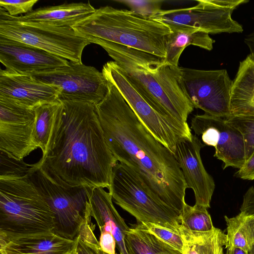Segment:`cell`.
Here are the masks:
<instances>
[{
	"instance_id": "obj_29",
	"label": "cell",
	"mask_w": 254,
	"mask_h": 254,
	"mask_svg": "<svg viewBox=\"0 0 254 254\" xmlns=\"http://www.w3.org/2000/svg\"><path fill=\"white\" fill-rule=\"evenodd\" d=\"M0 151V179L19 178L29 174L32 165L27 164L5 151Z\"/></svg>"
},
{
	"instance_id": "obj_15",
	"label": "cell",
	"mask_w": 254,
	"mask_h": 254,
	"mask_svg": "<svg viewBox=\"0 0 254 254\" xmlns=\"http://www.w3.org/2000/svg\"><path fill=\"white\" fill-rule=\"evenodd\" d=\"M205 145L195 134L190 139L182 138L177 143L174 153L183 175L187 189L194 192L195 204L210 207L215 190L213 178L205 170L200 156Z\"/></svg>"
},
{
	"instance_id": "obj_26",
	"label": "cell",
	"mask_w": 254,
	"mask_h": 254,
	"mask_svg": "<svg viewBox=\"0 0 254 254\" xmlns=\"http://www.w3.org/2000/svg\"><path fill=\"white\" fill-rule=\"evenodd\" d=\"M61 101L44 104L34 108L35 121L33 127V139L42 152H46L55 117L60 106Z\"/></svg>"
},
{
	"instance_id": "obj_11",
	"label": "cell",
	"mask_w": 254,
	"mask_h": 254,
	"mask_svg": "<svg viewBox=\"0 0 254 254\" xmlns=\"http://www.w3.org/2000/svg\"><path fill=\"white\" fill-rule=\"evenodd\" d=\"M30 76L57 87L60 101H81L96 105L108 92V81L102 72L82 63L69 61L66 66Z\"/></svg>"
},
{
	"instance_id": "obj_9",
	"label": "cell",
	"mask_w": 254,
	"mask_h": 254,
	"mask_svg": "<svg viewBox=\"0 0 254 254\" xmlns=\"http://www.w3.org/2000/svg\"><path fill=\"white\" fill-rule=\"evenodd\" d=\"M247 0H200L187 8L162 10L151 19L168 26H189L209 34L242 33L243 28L232 18L233 11Z\"/></svg>"
},
{
	"instance_id": "obj_40",
	"label": "cell",
	"mask_w": 254,
	"mask_h": 254,
	"mask_svg": "<svg viewBox=\"0 0 254 254\" xmlns=\"http://www.w3.org/2000/svg\"></svg>"
},
{
	"instance_id": "obj_38",
	"label": "cell",
	"mask_w": 254,
	"mask_h": 254,
	"mask_svg": "<svg viewBox=\"0 0 254 254\" xmlns=\"http://www.w3.org/2000/svg\"><path fill=\"white\" fill-rule=\"evenodd\" d=\"M248 254H254V243L248 252Z\"/></svg>"
},
{
	"instance_id": "obj_2",
	"label": "cell",
	"mask_w": 254,
	"mask_h": 254,
	"mask_svg": "<svg viewBox=\"0 0 254 254\" xmlns=\"http://www.w3.org/2000/svg\"><path fill=\"white\" fill-rule=\"evenodd\" d=\"M61 101L46 152L38 164L59 182L108 188L118 161L106 142L95 105Z\"/></svg>"
},
{
	"instance_id": "obj_37",
	"label": "cell",
	"mask_w": 254,
	"mask_h": 254,
	"mask_svg": "<svg viewBox=\"0 0 254 254\" xmlns=\"http://www.w3.org/2000/svg\"><path fill=\"white\" fill-rule=\"evenodd\" d=\"M226 254H248L245 250L236 247L227 248Z\"/></svg>"
},
{
	"instance_id": "obj_25",
	"label": "cell",
	"mask_w": 254,
	"mask_h": 254,
	"mask_svg": "<svg viewBox=\"0 0 254 254\" xmlns=\"http://www.w3.org/2000/svg\"><path fill=\"white\" fill-rule=\"evenodd\" d=\"M227 245L225 249L236 247L248 252L254 243V213L241 212L236 216H224Z\"/></svg>"
},
{
	"instance_id": "obj_39",
	"label": "cell",
	"mask_w": 254,
	"mask_h": 254,
	"mask_svg": "<svg viewBox=\"0 0 254 254\" xmlns=\"http://www.w3.org/2000/svg\"><path fill=\"white\" fill-rule=\"evenodd\" d=\"M72 254H74L73 253H72Z\"/></svg>"
},
{
	"instance_id": "obj_24",
	"label": "cell",
	"mask_w": 254,
	"mask_h": 254,
	"mask_svg": "<svg viewBox=\"0 0 254 254\" xmlns=\"http://www.w3.org/2000/svg\"><path fill=\"white\" fill-rule=\"evenodd\" d=\"M130 254H184L160 240L138 223L126 233Z\"/></svg>"
},
{
	"instance_id": "obj_27",
	"label": "cell",
	"mask_w": 254,
	"mask_h": 254,
	"mask_svg": "<svg viewBox=\"0 0 254 254\" xmlns=\"http://www.w3.org/2000/svg\"><path fill=\"white\" fill-rule=\"evenodd\" d=\"M181 228L190 232H208L215 228L207 208L196 204L190 206L186 203L181 213Z\"/></svg>"
},
{
	"instance_id": "obj_23",
	"label": "cell",
	"mask_w": 254,
	"mask_h": 254,
	"mask_svg": "<svg viewBox=\"0 0 254 254\" xmlns=\"http://www.w3.org/2000/svg\"><path fill=\"white\" fill-rule=\"evenodd\" d=\"M181 235L184 243V254H224L226 247V234L214 228L205 232H190L181 228Z\"/></svg>"
},
{
	"instance_id": "obj_5",
	"label": "cell",
	"mask_w": 254,
	"mask_h": 254,
	"mask_svg": "<svg viewBox=\"0 0 254 254\" xmlns=\"http://www.w3.org/2000/svg\"><path fill=\"white\" fill-rule=\"evenodd\" d=\"M54 215L28 174L0 179V240L53 233Z\"/></svg>"
},
{
	"instance_id": "obj_32",
	"label": "cell",
	"mask_w": 254,
	"mask_h": 254,
	"mask_svg": "<svg viewBox=\"0 0 254 254\" xmlns=\"http://www.w3.org/2000/svg\"><path fill=\"white\" fill-rule=\"evenodd\" d=\"M149 232L174 248L183 253L184 243L181 235L163 227L150 223H140Z\"/></svg>"
},
{
	"instance_id": "obj_36",
	"label": "cell",
	"mask_w": 254,
	"mask_h": 254,
	"mask_svg": "<svg viewBox=\"0 0 254 254\" xmlns=\"http://www.w3.org/2000/svg\"><path fill=\"white\" fill-rule=\"evenodd\" d=\"M244 41L250 50L249 55L254 60V31L247 35Z\"/></svg>"
},
{
	"instance_id": "obj_7",
	"label": "cell",
	"mask_w": 254,
	"mask_h": 254,
	"mask_svg": "<svg viewBox=\"0 0 254 254\" xmlns=\"http://www.w3.org/2000/svg\"><path fill=\"white\" fill-rule=\"evenodd\" d=\"M29 175L52 209L53 232L74 240L81 226L91 221L89 187L71 186L59 182L38 163L32 165Z\"/></svg>"
},
{
	"instance_id": "obj_8",
	"label": "cell",
	"mask_w": 254,
	"mask_h": 254,
	"mask_svg": "<svg viewBox=\"0 0 254 254\" xmlns=\"http://www.w3.org/2000/svg\"><path fill=\"white\" fill-rule=\"evenodd\" d=\"M0 38L43 50L69 61L82 63L84 48L91 44L72 27L24 23L0 8Z\"/></svg>"
},
{
	"instance_id": "obj_6",
	"label": "cell",
	"mask_w": 254,
	"mask_h": 254,
	"mask_svg": "<svg viewBox=\"0 0 254 254\" xmlns=\"http://www.w3.org/2000/svg\"><path fill=\"white\" fill-rule=\"evenodd\" d=\"M109 193L115 202L138 223H153L181 234V213L154 197L127 166L117 162L112 169Z\"/></svg>"
},
{
	"instance_id": "obj_3",
	"label": "cell",
	"mask_w": 254,
	"mask_h": 254,
	"mask_svg": "<svg viewBox=\"0 0 254 254\" xmlns=\"http://www.w3.org/2000/svg\"><path fill=\"white\" fill-rule=\"evenodd\" d=\"M87 39L107 52L155 110L191 133L187 119L194 107L183 85L181 67L167 63L163 58L134 48L95 38Z\"/></svg>"
},
{
	"instance_id": "obj_12",
	"label": "cell",
	"mask_w": 254,
	"mask_h": 254,
	"mask_svg": "<svg viewBox=\"0 0 254 254\" xmlns=\"http://www.w3.org/2000/svg\"><path fill=\"white\" fill-rule=\"evenodd\" d=\"M181 69L183 85L194 108L213 116L227 118L231 115L233 81L226 69L205 70L183 67Z\"/></svg>"
},
{
	"instance_id": "obj_16",
	"label": "cell",
	"mask_w": 254,
	"mask_h": 254,
	"mask_svg": "<svg viewBox=\"0 0 254 254\" xmlns=\"http://www.w3.org/2000/svg\"><path fill=\"white\" fill-rule=\"evenodd\" d=\"M0 62L7 71L31 75L68 65L69 61L23 43L0 38Z\"/></svg>"
},
{
	"instance_id": "obj_31",
	"label": "cell",
	"mask_w": 254,
	"mask_h": 254,
	"mask_svg": "<svg viewBox=\"0 0 254 254\" xmlns=\"http://www.w3.org/2000/svg\"><path fill=\"white\" fill-rule=\"evenodd\" d=\"M116 2L125 4L130 11L139 16L151 19L159 13L163 0H120Z\"/></svg>"
},
{
	"instance_id": "obj_22",
	"label": "cell",
	"mask_w": 254,
	"mask_h": 254,
	"mask_svg": "<svg viewBox=\"0 0 254 254\" xmlns=\"http://www.w3.org/2000/svg\"><path fill=\"white\" fill-rule=\"evenodd\" d=\"M170 33L166 39V56L164 61L179 66V61L185 49L190 45L211 51L215 41L209 34L200 29L183 26H170Z\"/></svg>"
},
{
	"instance_id": "obj_1",
	"label": "cell",
	"mask_w": 254,
	"mask_h": 254,
	"mask_svg": "<svg viewBox=\"0 0 254 254\" xmlns=\"http://www.w3.org/2000/svg\"><path fill=\"white\" fill-rule=\"evenodd\" d=\"M95 107L117 161L129 168L154 197L181 213L187 187L174 154L143 125L113 83L108 81L106 96Z\"/></svg>"
},
{
	"instance_id": "obj_28",
	"label": "cell",
	"mask_w": 254,
	"mask_h": 254,
	"mask_svg": "<svg viewBox=\"0 0 254 254\" xmlns=\"http://www.w3.org/2000/svg\"><path fill=\"white\" fill-rule=\"evenodd\" d=\"M226 120L242 133L246 161L254 153V116L230 115Z\"/></svg>"
},
{
	"instance_id": "obj_19",
	"label": "cell",
	"mask_w": 254,
	"mask_h": 254,
	"mask_svg": "<svg viewBox=\"0 0 254 254\" xmlns=\"http://www.w3.org/2000/svg\"><path fill=\"white\" fill-rule=\"evenodd\" d=\"M75 241L54 233L0 240L1 254H72Z\"/></svg>"
},
{
	"instance_id": "obj_21",
	"label": "cell",
	"mask_w": 254,
	"mask_h": 254,
	"mask_svg": "<svg viewBox=\"0 0 254 254\" xmlns=\"http://www.w3.org/2000/svg\"><path fill=\"white\" fill-rule=\"evenodd\" d=\"M230 107L231 115L254 116V60L249 55L233 81Z\"/></svg>"
},
{
	"instance_id": "obj_30",
	"label": "cell",
	"mask_w": 254,
	"mask_h": 254,
	"mask_svg": "<svg viewBox=\"0 0 254 254\" xmlns=\"http://www.w3.org/2000/svg\"><path fill=\"white\" fill-rule=\"evenodd\" d=\"M75 241L74 254H108L100 247L90 223L83 224Z\"/></svg>"
},
{
	"instance_id": "obj_17",
	"label": "cell",
	"mask_w": 254,
	"mask_h": 254,
	"mask_svg": "<svg viewBox=\"0 0 254 254\" xmlns=\"http://www.w3.org/2000/svg\"><path fill=\"white\" fill-rule=\"evenodd\" d=\"M59 91L54 86L28 75L0 70V97L33 108L59 100Z\"/></svg>"
},
{
	"instance_id": "obj_33",
	"label": "cell",
	"mask_w": 254,
	"mask_h": 254,
	"mask_svg": "<svg viewBox=\"0 0 254 254\" xmlns=\"http://www.w3.org/2000/svg\"><path fill=\"white\" fill-rule=\"evenodd\" d=\"M38 1V0H0V5L9 15L15 17L32 11Z\"/></svg>"
},
{
	"instance_id": "obj_20",
	"label": "cell",
	"mask_w": 254,
	"mask_h": 254,
	"mask_svg": "<svg viewBox=\"0 0 254 254\" xmlns=\"http://www.w3.org/2000/svg\"><path fill=\"white\" fill-rule=\"evenodd\" d=\"M95 10L89 1L72 2L40 7L15 18L21 22L73 27L93 13Z\"/></svg>"
},
{
	"instance_id": "obj_13",
	"label": "cell",
	"mask_w": 254,
	"mask_h": 254,
	"mask_svg": "<svg viewBox=\"0 0 254 254\" xmlns=\"http://www.w3.org/2000/svg\"><path fill=\"white\" fill-rule=\"evenodd\" d=\"M190 128L204 145L214 147L213 156L223 162L224 169L229 167L240 169L243 166L246 155L243 135L226 119L207 114L195 115Z\"/></svg>"
},
{
	"instance_id": "obj_35",
	"label": "cell",
	"mask_w": 254,
	"mask_h": 254,
	"mask_svg": "<svg viewBox=\"0 0 254 254\" xmlns=\"http://www.w3.org/2000/svg\"><path fill=\"white\" fill-rule=\"evenodd\" d=\"M235 176L243 180H254V153L246 161L243 166L238 169Z\"/></svg>"
},
{
	"instance_id": "obj_14",
	"label": "cell",
	"mask_w": 254,
	"mask_h": 254,
	"mask_svg": "<svg viewBox=\"0 0 254 254\" xmlns=\"http://www.w3.org/2000/svg\"><path fill=\"white\" fill-rule=\"evenodd\" d=\"M34 121V109L0 97V150L23 160L37 149Z\"/></svg>"
},
{
	"instance_id": "obj_18",
	"label": "cell",
	"mask_w": 254,
	"mask_h": 254,
	"mask_svg": "<svg viewBox=\"0 0 254 254\" xmlns=\"http://www.w3.org/2000/svg\"><path fill=\"white\" fill-rule=\"evenodd\" d=\"M91 216L96 221L100 232L111 233L120 254H130L126 243V233L129 227L120 216L109 192L103 188H89Z\"/></svg>"
},
{
	"instance_id": "obj_4",
	"label": "cell",
	"mask_w": 254,
	"mask_h": 254,
	"mask_svg": "<svg viewBox=\"0 0 254 254\" xmlns=\"http://www.w3.org/2000/svg\"><path fill=\"white\" fill-rule=\"evenodd\" d=\"M72 28L86 39L107 41L163 58L170 33V28L161 22L108 5L96 9Z\"/></svg>"
},
{
	"instance_id": "obj_10",
	"label": "cell",
	"mask_w": 254,
	"mask_h": 254,
	"mask_svg": "<svg viewBox=\"0 0 254 254\" xmlns=\"http://www.w3.org/2000/svg\"><path fill=\"white\" fill-rule=\"evenodd\" d=\"M102 72L107 81L119 90L143 125L173 154L182 138H191L192 134L178 127L155 110L131 85L114 61H109Z\"/></svg>"
},
{
	"instance_id": "obj_34",
	"label": "cell",
	"mask_w": 254,
	"mask_h": 254,
	"mask_svg": "<svg viewBox=\"0 0 254 254\" xmlns=\"http://www.w3.org/2000/svg\"><path fill=\"white\" fill-rule=\"evenodd\" d=\"M100 233L99 243L102 250L108 254H116L117 244L113 235L106 231H102Z\"/></svg>"
}]
</instances>
